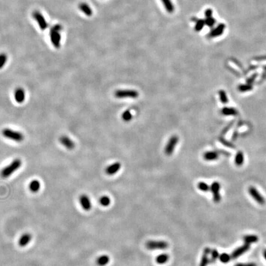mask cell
<instances>
[{
	"mask_svg": "<svg viewBox=\"0 0 266 266\" xmlns=\"http://www.w3.org/2000/svg\"><path fill=\"white\" fill-rule=\"evenodd\" d=\"M62 28L60 24H56L54 25L50 30V38L51 43L54 47L57 49L60 48L61 41V31Z\"/></svg>",
	"mask_w": 266,
	"mask_h": 266,
	"instance_id": "6da1fadb",
	"label": "cell"
},
{
	"mask_svg": "<svg viewBox=\"0 0 266 266\" xmlns=\"http://www.w3.org/2000/svg\"><path fill=\"white\" fill-rule=\"evenodd\" d=\"M22 165V161L19 159L14 160L9 165L4 167L1 171V176L3 178H7L12 175L14 172L19 169Z\"/></svg>",
	"mask_w": 266,
	"mask_h": 266,
	"instance_id": "7a4b0ae2",
	"label": "cell"
},
{
	"mask_svg": "<svg viewBox=\"0 0 266 266\" xmlns=\"http://www.w3.org/2000/svg\"><path fill=\"white\" fill-rule=\"evenodd\" d=\"M2 134L4 137L16 142H21L24 140V137L21 133L14 131L9 128H5L2 131Z\"/></svg>",
	"mask_w": 266,
	"mask_h": 266,
	"instance_id": "3957f363",
	"label": "cell"
},
{
	"mask_svg": "<svg viewBox=\"0 0 266 266\" xmlns=\"http://www.w3.org/2000/svg\"><path fill=\"white\" fill-rule=\"evenodd\" d=\"M145 247L150 250H166L168 248L169 244L165 241L150 240L146 243Z\"/></svg>",
	"mask_w": 266,
	"mask_h": 266,
	"instance_id": "277c9868",
	"label": "cell"
},
{
	"mask_svg": "<svg viewBox=\"0 0 266 266\" xmlns=\"http://www.w3.org/2000/svg\"><path fill=\"white\" fill-rule=\"evenodd\" d=\"M115 97L119 99H123V98L135 99L139 96V92L136 90H131V89L117 90L115 92Z\"/></svg>",
	"mask_w": 266,
	"mask_h": 266,
	"instance_id": "5b68a950",
	"label": "cell"
},
{
	"mask_svg": "<svg viewBox=\"0 0 266 266\" xmlns=\"http://www.w3.org/2000/svg\"><path fill=\"white\" fill-rule=\"evenodd\" d=\"M178 142L179 137L178 136L173 135L170 137L165 148V153L166 155L170 156L173 154Z\"/></svg>",
	"mask_w": 266,
	"mask_h": 266,
	"instance_id": "8992f818",
	"label": "cell"
},
{
	"mask_svg": "<svg viewBox=\"0 0 266 266\" xmlns=\"http://www.w3.org/2000/svg\"><path fill=\"white\" fill-rule=\"evenodd\" d=\"M32 16L33 19L36 20L40 28L42 30H45L48 27V24L47 22L46 21L43 14L38 10L34 11L32 14Z\"/></svg>",
	"mask_w": 266,
	"mask_h": 266,
	"instance_id": "52a82bcc",
	"label": "cell"
},
{
	"mask_svg": "<svg viewBox=\"0 0 266 266\" xmlns=\"http://www.w3.org/2000/svg\"><path fill=\"white\" fill-rule=\"evenodd\" d=\"M221 185L218 182H214L210 187V190L213 195V200L216 203L220 202L221 199V195L220 193H219Z\"/></svg>",
	"mask_w": 266,
	"mask_h": 266,
	"instance_id": "ba28073f",
	"label": "cell"
},
{
	"mask_svg": "<svg viewBox=\"0 0 266 266\" xmlns=\"http://www.w3.org/2000/svg\"><path fill=\"white\" fill-rule=\"evenodd\" d=\"M226 28V25L223 23L218 24L215 28L212 29L208 34V37L213 38L222 35Z\"/></svg>",
	"mask_w": 266,
	"mask_h": 266,
	"instance_id": "9c48e42d",
	"label": "cell"
},
{
	"mask_svg": "<svg viewBox=\"0 0 266 266\" xmlns=\"http://www.w3.org/2000/svg\"><path fill=\"white\" fill-rule=\"evenodd\" d=\"M250 248V245L247 244H245V245L238 247L232 252V254H231V258H232V259H235L239 258L241 255H242V254H244L245 253L248 251Z\"/></svg>",
	"mask_w": 266,
	"mask_h": 266,
	"instance_id": "30bf717a",
	"label": "cell"
},
{
	"mask_svg": "<svg viewBox=\"0 0 266 266\" xmlns=\"http://www.w3.org/2000/svg\"><path fill=\"white\" fill-rule=\"evenodd\" d=\"M249 193L252 197L260 205H264L265 203V200L263 196L259 193L256 189L254 187H250L249 189Z\"/></svg>",
	"mask_w": 266,
	"mask_h": 266,
	"instance_id": "8fae6325",
	"label": "cell"
},
{
	"mask_svg": "<svg viewBox=\"0 0 266 266\" xmlns=\"http://www.w3.org/2000/svg\"><path fill=\"white\" fill-rule=\"evenodd\" d=\"M79 203L82 208L85 211H89L92 208V204L89 196L85 194L80 196Z\"/></svg>",
	"mask_w": 266,
	"mask_h": 266,
	"instance_id": "7c38bea8",
	"label": "cell"
},
{
	"mask_svg": "<svg viewBox=\"0 0 266 266\" xmlns=\"http://www.w3.org/2000/svg\"><path fill=\"white\" fill-rule=\"evenodd\" d=\"M14 99L15 100L19 103L24 102L25 99V93L24 90L21 88H17L14 91Z\"/></svg>",
	"mask_w": 266,
	"mask_h": 266,
	"instance_id": "4fadbf2b",
	"label": "cell"
},
{
	"mask_svg": "<svg viewBox=\"0 0 266 266\" xmlns=\"http://www.w3.org/2000/svg\"><path fill=\"white\" fill-rule=\"evenodd\" d=\"M59 140L61 143L68 150L73 149L75 146V143L73 142V141L70 137H68L67 136H61Z\"/></svg>",
	"mask_w": 266,
	"mask_h": 266,
	"instance_id": "5bb4252c",
	"label": "cell"
},
{
	"mask_svg": "<svg viewBox=\"0 0 266 266\" xmlns=\"http://www.w3.org/2000/svg\"><path fill=\"white\" fill-rule=\"evenodd\" d=\"M211 250L209 247H206L204 249L203 256H202L201 261L200 262V266H207L210 263V259L208 256L211 253Z\"/></svg>",
	"mask_w": 266,
	"mask_h": 266,
	"instance_id": "9a60e30c",
	"label": "cell"
},
{
	"mask_svg": "<svg viewBox=\"0 0 266 266\" xmlns=\"http://www.w3.org/2000/svg\"><path fill=\"white\" fill-rule=\"evenodd\" d=\"M120 168H121L120 163L116 162L107 166L106 169V172L107 175L109 176H112L113 175L116 174V173L120 169Z\"/></svg>",
	"mask_w": 266,
	"mask_h": 266,
	"instance_id": "2e32d148",
	"label": "cell"
},
{
	"mask_svg": "<svg viewBox=\"0 0 266 266\" xmlns=\"http://www.w3.org/2000/svg\"><path fill=\"white\" fill-rule=\"evenodd\" d=\"M32 238V236L30 234L25 233L21 235L20 238L19 240V245L21 247H24L27 246L30 242Z\"/></svg>",
	"mask_w": 266,
	"mask_h": 266,
	"instance_id": "e0dca14e",
	"label": "cell"
},
{
	"mask_svg": "<svg viewBox=\"0 0 266 266\" xmlns=\"http://www.w3.org/2000/svg\"><path fill=\"white\" fill-rule=\"evenodd\" d=\"M79 10L83 13L86 16L90 17L92 15V10L91 7L86 3H82L78 5Z\"/></svg>",
	"mask_w": 266,
	"mask_h": 266,
	"instance_id": "ac0fdd59",
	"label": "cell"
},
{
	"mask_svg": "<svg viewBox=\"0 0 266 266\" xmlns=\"http://www.w3.org/2000/svg\"><path fill=\"white\" fill-rule=\"evenodd\" d=\"M203 158L206 161H214L219 158V154L216 151L206 152L203 155Z\"/></svg>",
	"mask_w": 266,
	"mask_h": 266,
	"instance_id": "d6986e66",
	"label": "cell"
},
{
	"mask_svg": "<svg viewBox=\"0 0 266 266\" xmlns=\"http://www.w3.org/2000/svg\"><path fill=\"white\" fill-rule=\"evenodd\" d=\"M29 189L33 193H37L39 191L41 187L40 182L37 179H34L29 184Z\"/></svg>",
	"mask_w": 266,
	"mask_h": 266,
	"instance_id": "ffe728a7",
	"label": "cell"
},
{
	"mask_svg": "<svg viewBox=\"0 0 266 266\" xmlns=\"http://www.w3.org/2000/svg\"><path fill=\"white\" fill-rule=\"evenodd\" d=\"M166 10L168 13H172L175 11V6L172 3L171 0H161Z\"/></svg>",
	"mask_w": 266,
	"mask_h": 266,
	"instance_id": "44dd1931",
	"label": "cell"
},
{
	"mask_svg": "<svg viewBox=\"0 0 266 266\" xmlns=\"http://www.w3.org/2000/svg\"><path fill=\"white\" fill-rule=\"evenodd\" d=\"M221 113L226 116H235L238 115V111L233 107H224L221 110Z\"/></svg>",
	"mask_w": 266,
	"mask_h": 266,
	"instance_id": "7402d4cb",
	"label": "cell"
},
{
	"mask_svg": "<svg viewBox=\"0 0 266 266\" xmlns=\"http://www.w3.org/2000/svg\"><path fill=\"white\" fill-rule=\"evenodd\" d=\"M169 259V256L168 254L163 253L159 254L156 258V262L158 264H164L166 263Z\"/></svg>",
	"mask_w": 266,
	"mask_h": 266,
	"instance_id": "603a6c76",
	"label": "cell"
},
{
	"mask_svg": "<svg viewBox=\"0 0 266 266\" xmlns=\"http://www.w3.org/2000/svg\"><path fill=\"white\" fill-rule=\"evenodd\" d=\"M110 261V258L107 255H102L99 256L97 260L96 263L99 266H105Z\"/></svg>",
	"mask_w": 266,
	"mask_h": 266,
	"instance_id": "cb8c5ba5",
	"label": "cell"
},
{
	"mask_svg": "<svg viewBox=\"0 0 266 266\" xmlns=\"http://www.w3.org/2000/svg\"><path fill=\"white\" fill-rule=\"evenodd\" d=\"M244 155L242 152H238L235 157V163L237 166H240L244 164Z\"/></svg>",
	"mask_w": 266,
	"mask_h": 266,
	"instance_id": "d4e9b609",
	"label": "cell"
},
{
	"mask_svg": "<svg viewBox=\"0 0 266 266\" xmlns=\"http://www.w3.org/2000/svg\"><path fill=\"white\" fill-rule=\"evenodd\" d=\"M205 25V19H196L195 20V30L197 32L200 31Z\"/></svg>",
	"mask_w": 266,
	"mask_h": 266,
	"instance_id": "484cf974",
	"label": "cell"
},
{
	"mask_svg": "<svg viewBox=\"0 0 266 266\" xmlns=\"http://www.w3.org/2000/svg\"><path fill=\"white\" fill-rule=\"evenodd\" d=\"M258 239L259 238H258V236L253 235L245 236V237L244 238L245 244H247L249 245L251 244H254V243H256L258 241Z\"/></svg>",
	"mask_w": 266,
	"mask_h": 266,
	"instance_id": "4316f807",
	"label": "cell"
},
{
	"mask_svg": "<svg viewBox=\"0 0 266 266\" xmlns=\"http://www.w3.org/2000/svg\"><path fill=\"white\" fill-rule=\"evenodd\" d=\"M121 117L123 121L126 122H128L133 119V115L131 114L130 110H126L123 113Z\"/></svg>",
	"mask_w": 266,
	"mask_h": 266,
	"instance_id": "83f0119b",
	"label": "cell"
},
{
	"mask_svg": "<svg viewBox=\"0 0 266 266\" xmlns=\"http://www.w3.org/2000/svg\"><path fill=\"white\" fill-rule=\"evenodd\" d=\"M205 22L206 25H207L208 27H209L210 28H212L215 25L216 20L213 16H210V17H205Z\"/></svg>",
	"mask_w": 266,
	"mask_h": 266,
	"instance_id": "f1b7e54d",
	"label": "cell"
},
{
	"mask_svg": "<svg viewBox=\"0 0 266 266\" xmlns=\"http://www.w3.org/2000/svg\"><path fill=\"white\" fill-rule=\"evenodd\" d=\"M219 99H220V100L223 103L226 104V103H228L229 99H228L227 94H226L225 91H224V90L219 91Z\"/></svg>",
	"mask_w": 266,
	"mask_h": 266,
	"instance_id": "f546056e",
	"label": "cell"
},
{
	"mask_svg": "<svg viewBox=\"0 0 266 266\" xmlns=\"http://www.w3.org/2000/svg\"><path fill=\"white\" fill-rule=\"evenodd\" d=\"M99 202L100 204L103 206H108L110 205L111 200L108 196L104 195L101 196V198L99 199Z\"/></svg>",
	"mask_w": 266,
	"mask_h": 266,
	"instance_id": "4dcf8cb0",
	"label": "cell"
},
{
	"mask_svg": "<svg viewBox=\"0 0 266 266\" xmlns=\"http://www.w3.org/2000/svg\"><path fill=\"white\" fill-rule=\"evenodd\" d=\"M219 260H220V261L221 262L224 263V264L228 263L230 261V259H232V258H231L230 255H229V254H227V253H225L221 254L220 255H219Z\"/></svg>",
	"mask_w": 266,
	"mask_h": 266,
	"instance_id": "1f68e13d",
	"label": "cell"
},
{
	"mask_svg": "<svg viewBox=\"0 0 266 266\" xmlns=\"http://www.w3.org/2000/svg\"><path fill=\"white\" fill-rule=\"evenodd\" d=\"M219 255H220V254H219V252H218V251L217 250H216V249L211 250V259H210V262L212 263V264L214 263L216 261L217 259L219 258Z\"/></svg>",
	"mask_w": 266,
	"mask_h": 266,
	"instance_id": "d6a6232c",
	"label": "cell"
},
{
	"mask_svg": "<svg viewBox=\"0 0 266 266\" xmlns=\"http://www.w3.org/2000/svg\"><path fill=\"white\" fill-rule=\"evenodd\" d=\"M198 188L200 190L205 192H208L210 190V187L209 186V185L207 184L205 182H200L198 184Z\"/></svg>",
	"mask_w": 266,
	"mask_h": 266,
	"instance_id": "836d02e7",
	"label": "cell"
},
{
	"mask_svg": "<svg viewBox=\"0 0 266 266\" xmlns=\"http://www.w3.org/2000/svg\"><path fill=\"white\" fill-rule=\"evenodd\" d=\"M238 90L240 92H247L253 89V86L250 84H246V85H240L238 87Z\"/></svg>",
	"mask_w": 266,
	"mask_h": 266,
	"instance_id": "e575fe53",
	"label": "cell"
},
{
	"mask_svg": "<svg viewBox=\"0 0 266 266\" xmlns=\"http://www.w3.org/2000/svg\"><path fill=\"white\" fill-rule=\"evenodd\" d=\"M219 141H220V142H221L222 144H223V145H224V146H226V147H227L230 148H235V146H234V145L233 144L229 142V141H227V140H226L225 139L223 138V137H219Z\"/></svg>",
	"mask_w": 266,
	"mask_h": 266,
	"instance_id": "d590c367",
	"label": "cell"
},
{
	"mask_svg": "<svg viewBox=\"0 0 266 266\" xmlns=\"http://www.w3.org/2000/svg\"><path fill=\"white\" fill-rule=\"evenodd\" d=\"M7 60V57L6 54H0V69H1L6 64Z\"/></svg>",
	"mask_w": 266,
	"mask_h": 266,
	"instance_id": "8d00e7d4",
	"label": "cell"
},
{
	"mask_svg": "<svg viewBox=\"0 0 266 266\" xmlns=\"http://www.w3.org/2000/svg\"><path fill=\"white\" fill-rule=\"evenodd\" d=\"M233 124H234V121L230 123V124H229L227 125V126H226V128L223 130V131L221 132V134H222V135H224V134H226V133L230 130V129L231 128V127H232V126H233Z\"/></svg>",
	"mask_w": 266,
	"mask_h": 266,
	"instance_id": "74e56055",
	"label": "cell"
},
{
	"mask_svg": "<svg viewBox=\"0 0 266 266\" xmlns=\"http://www.w3.org/2000/svg\"><path fill=\"white\" fill-rule=\"evenodd\" d=\"M257 76H258V74L257 73H254V75H253L249 78H248V79L247 81V83L248 84H250V85L252 84L254 82V80H255V79L257 78Z\"/></svg>",
	"mask_w": 266,
	"mask_h": 266,
	"instance_id": "f35d334b",
	"label": "cell"
},
{
	"mask_svg": "<svg viewBox=\"0 0 266 266\" xmlns=\"http://www.w3.org/2000/svg\"><path fill=\"white\" fill-rule=\"evenodd\" d=\"M205 17L213 16V10L210 8L206 9L205 12Z\"/></svg>",
	"mask_w": 266,
	"mask_h": 266,
	"instance_id": "ab89813d",
	"label": "cell"
},
{
	"mask_svg": "<svg viewBox=\"0 0 266 266\" xmlns=\"http://www.w3.org/2000/svg\"><path fill=\"white\" fill-rule=\"evenodd\" d=\"M235 266H257L254 263H239L237 264L236 265H235Z\"/></svg>",
	"mask_w": 266,
	"mask_h": 266,
	"instance_id": "60d3db41",
	"label": "cell"
},
{
	"mask_svg": "<svg viewBox=\"0 0 266 266\" xmlns=\"http://www.w3.org/2000/svg\"><path fill=\"white\" fill-rule=\"evenodd\" d=\"M216 151L217 152H218V154H222L223 155H224L225 156H229L230 155V154L228 152H226V151H225V150H216Z\"/></svg>",
	"mask_w": 266,
	"mask_h": 266,
	"instance_id": "b9f144b4",
	"label": "cell"
},
{
	"mask_svg": "<svg viewBox=\"0 0 266 266\" xmlns=\"http://www.w3.org/2000/svg\"><path fill=\"white\" fill-rule=\"evenodd\" d=\"M232 61H233V62L238 67H240V68H241L243 70H244V67H243V66H242V65L238 61H237L236 59H232Z\"/></svg>",
	"mask_w": 266,
	"mask_h": 266,
	"instance_id": "7bdbcfd3",
	"label": "cell"
},
{
	"mask_svg": "<svg viewBox=\"0 0 266 266\" xmlns=\"http://www.w3.org/2000/svg\"><path fill=\"white\" fill-rule=\"evenodd\" d=\"M227 68L229 69V70H230V71L231 72H234V73H235V75H237V76H240V75H239V73L237 72V71H235V70H234V68H233L232 67H229V66H227Z\"/></svg>",
	"mask_w": 266,
	"mask_h": 266,
	"instance_id": "ee69618b",
	"label": "cell"
},
{
	"mask_svg": "<svg viewBox=\"0 0 266 266\" xmlns=\"http://www.w3.org/2000/svg\"><path fill=\"white\" fill-rule=\"evenodd\" d=\"M264 258L265 259V260H266V250L264 251Z\"/></svg>",
	"mask_w": 266,
	"mask_h": 266,
	"instance_id": "f6af8a7d",
	"label": "cell"
}]
</instances>
